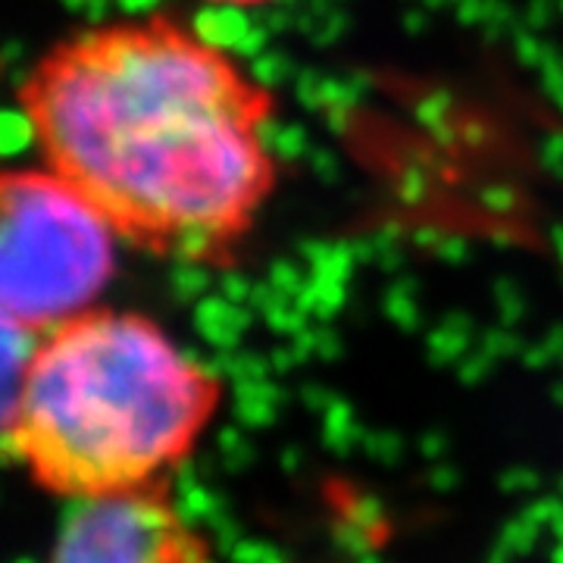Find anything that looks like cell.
Listing matches in <instances>:
<instances>
[{"instance_id":"cell-2","label":"cell","mask_w":563,"mask_h":563,"mask_svg":"<svg viewBox=\"0 0 563 563\" xmlns=\"http://www.w3.org/2000/svg\"><path fill=\"white\" fill-rule=\"evenodd\" d=\"M220 401V376L163 325L95 307L35 339L7 442L41 488L76 504L117 498L163 488Z\"/></svg>"},{"instance_id":"cell-5","label":"cell","mask_w":563,"mask_h":563,"mask_svg":"<svg viewBox=\"0 0 563 563\" xmlns=\"http://www.w3.org/2000/svg\"><path fill=\"white\" fill-rule=\"evenodd\" d=\"M210 7H235V10H261L269 3H279V0H203Z\"/></svg>"},{"instance_id":"cell-1","label":"cell","mask_w":563,"mask_h":563,"mask_svg":"<svg viewBox=\"0 0 563 563\" xmlns=\"http://www.w3.org/2000/svg\"><path fill=\"white\" fill-rule=\"evenodd\" d=\"M41 161L122 244L225 266L279 188V98L229 47L169 13L101 22L47 51L20 88Z\"/></svg>"},{"instance_id":"cell-4","label":"cell","mask_w":563,"mask_h":563,"mask_svg":"<svg viewBox=\"0 0 563 563\" xmlns=\"http://www.w3.org/2000/svg\"><path fill=\"white\" fill-rule=\"evenodd\" d=\"M51 563H213L163 488L76 504Z\"/></svg>"},{"instance_id":"cell-3","label":"cell","mask_w":563,"mask_h":563,"mask_svg":"<svg viewBox=\"0 0 563 563\" xmlns=\"http://www.w3.org/2000/svg\"><path fill=\"white\" fill-rule=\"evenodd\" d=\"M120 235L51 173H0V329L41 339L95 310L117 273Z\"/></svg>"}]
</instances>
